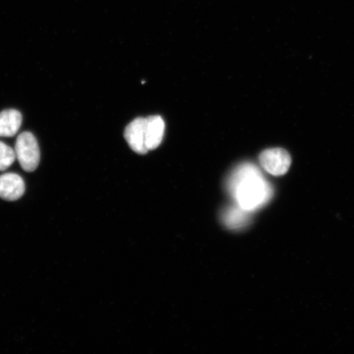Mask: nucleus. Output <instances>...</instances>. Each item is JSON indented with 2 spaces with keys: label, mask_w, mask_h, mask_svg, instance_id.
Returning a JSON list of instances; mask_svg holds the SVG:
<instances>
[{
  "label": "nucleus",
  "mask_w": 354,
  "mask_h": 354,
  "mask_svg": "<svg viewBox=\"0 0 354 354\" xmlns=\"http://www.w3.org/2000/svg\"><path fill=\"white\" fill-rule=\"evenodd\" d=\"M15 153L22 169L28 172L37 169L41 158V152H39L37 140L32 133L22 132L17 137Z\"/></svg>",
  "instance_id": "2"
},
{
  "label": "nucleus",
  "mask_w": 354,
  "mask_h": 354,
  "mask_svg": "<svg viewBox=\"0 0 354 354\" xmlns=\"http://www.w3.org/2000/svg\"><path fill=\"white\" fill-rule=\"evenodd\" d=\"M16 159L15 150L0 141V171H6Z\"/></svg>",
  "instance_id": "9"
},
{
  "label": "nucleus",
  "mask_w": 354,
  "mask_h": 354,
  "mask_svg": "<svg viewBox=\"0 0 354 354\" xmlns=\"http://www.w3.org/2000/svg\"><path fill=\"white\" fill-rule=\"evenodd\" d=\"M146 118H138L132 121L125 130V138L133 151L145 154L149 151L145 144Z\"/></svg>",
  "instance_id": "4"
},
{
  "label": "nucleus",
  "mask_w": 354,
  "mask_h": 354,
  "mask_svg": "<svg viewBox=\"0 0 354 354\" xmlns=\"http://www.w3.org/2000/svg\"><path fill=\"white\" fill-rule=\"evenodd\" d=\"M259 161L263 169L273 176L286 174L291 165L290 155L281 148L265 150L260 154Z\"/></svg>",
  "instance_id": "3"
},
{
  "label": "nucleus",
  "mask_w": 354,
  "mask_h": 354,
  "mask_svg": "<svg viewBox=\"0 0 354 354\" xmlns=\"http://www.w3.org/2000/svg\"><path fill=\"white\" fill-rule=\"evenodd\" d=\"M251 212L236 205L229 206L225 209L221 218L225 227L231 230H241L250 224Z\"/></svg>",
  "instance_id": "7"
},
{
  "label": "nucleus",
  "mask_w": 354,
  "mask_h": 354,
  "mask_svg": "<svg viewBox=\"0 0 354 354\" xmlns=\"http://www.w3.org/2000/svg\"><path fill=\"white\" fill-rule=\"evenodd\" d=\"M22 115L16 109H7L0 113V137H12L19 131Z\"/></svg>",
  "instance_id": "8"
},
{
  "label": "nucleus",
  "mask_w": 354,
  "mask_h": 354,
  "mask_svg": "<svg viewBox=\"0 0 354 354\" xmlns=\"http://www.w3.org/2000/svg\"><path fill=\"white\" fill-rule=\"evenodd\" d=\"M24 179L16 174H6L0 176V198L7 201L19 199L25 192Z\"/></svg>",
  "instance_id": "5"
},
{
  "label": "nucleus",
  "mask_w": 354,
  "mask_h": 354,
  "mask_svg": "<svg viewBox=\"0 0 354 354\" xmlns=\"http://www.w3.org/2000/svg\"><path fill=\"white\" fill-rule=\"evenodd\" d=\"M227 185L236 205L251 212L267 205L273 196L272 185L259 168L250 163L236 167Z\"/></svg>",
  "instance_id": "1"
},
{
  "label": "nucleus",
  "mask_w": 354,
  "mask_h": 354,
  "mask_svg": "<svg viewBox=\"0 0 354 354\" xmlns=\"http://www.w3.org/2000/svg\"><path fill=\"white\" fill-rule=\"evenodd\" d=\"M165 124L160 116L146 118L145 144L148 150H153L161 144L165 136Z\"/></svg>",
  "instance_id": "6"
}]
</instances>
